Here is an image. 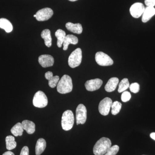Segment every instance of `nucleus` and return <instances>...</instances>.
<instances>
[{"label": "nucleus", "instance_id": "obj_1", "mask_svg": "<svg viewBox=\"0 0 155 155\" xmlns=\"http://www.w3.org/2000/svg\"><path fill=\"white\" fill-rule=\"evenodd\" d=\"M110 140L107 137H102L95 143L93 148L95 155H104L111 147Z\"/></svg>", "mask_w": 155, "mask_h": 155}, {"label": "nucleus", "instance_id": "obj_2", "mask_svg": "<svg viewBox=\"0 0 155 155\" xmlns=\"http://www.w3.org/2000/svg\"><path fill=\"white\" fill-rule=\"evenodd\" d=\"M73 88L72 79L69 75H64L57 84V91L59 93L65 94L72 91Z\"/></svg>", "mask_w": 155, "mask_h": 155}, {"label": "nucleus", "instance_id": "obj_3", "mask_svg": "<svg viewBox=\"0 0 155 155\" xmlns=\"http://www.w3.org/2000/svg\"><path fill=\"white\" fill-rule=\"evenodd\" d=\"M75 121L74 114L72 111L67 110L63 113L61 120V125L64 130H71L73 127Z\"/></svg>", "mask_w": 155, "mask_h": 155}, {"label": "nucleus", "instance_id": "obj_4", "mask_svg": "<svg viewBox=\"0 0 155 155\" xmlns=\"http://www.w3.org/2000/svg\"><path fill=\"white\" fill-rule=\"evenodd\" d=\"M82 51L80 48L74 50L68 58V64L69 67L75 68L78 67L81 64L82 61Z\"/></svg>", "mask_w": 155, "mask_h": 155}, {"label": "nucleus", "instance_id": "obj_5", "mask_svg": "<svg viewBox=\"0 0 155 155\" xmlns=\"http://www.w3.org/2000/svg\"><path fill=\"white\" fill-rule=\"evenodd\" d=\"M47 97L43 92L38 91L35 94L33 99V104L36 107L42 108L47 106Z\"/></svg>", "mask_w": 155, "mask_h": 155}, {"label": "nucleus", "instance_id": "obj_6", "mask_svg": "<svg viewBox=\"0 0 155 155\" xmlns=\"http://www.w3.org/2000/svg\"><path fill=\"white\" fill-rule=\"evenodd\" d=\"M95 61L97 64L101 66H110L114 64L112 58L105 53L99 51L95 55Z\"/></svg>", "mask_w": 155, "mask_h": 155}, {"label": "nucleus", "instance_id": "obj_7", "mask_svg": "<svg viewBox=\"0 0 155 155\" xmlns=\"http://www.w3.org/2000/svg\"><path fill=\"white\" fill-rule=\"evenodd\" d=\"M76 124H84L87 120V109L86 107L82 104L78 106L76 110Z\"/></svg>", "mask_w": 155, "mask_h": 155}, {"label": "nucleus", "instance_id": "obj_8", "mask_svg": "<svg viewBox=\"0 0 155 155\" xmlns=\"http://www.w3.org/2000/svg\"><path fill=\"white\" fill-rule=\"evenodd\" d=\"M113 104L112 100L110 98L106 97L100 102L99 105V111L103 116H107L110 113V110Z\"/></svg>", "mask_w": 155, "mask_h": 155}, {"label": "nucleus", "instance_id": "obj_9", "mask_svg": "<svg viewBox=\"0 0 155 155\" xmlns=\"http://www.w3.org/2000/svg\"><path fill=\"white\" fill-rule=\"evenodd\" d=\"M54 12L50 8H45L39 10L36 13V19L38 21H44L48 20L52 17Z\"/></svg>", "mask_w": 155, "mask_h": 155}, {"label": "nucleus", "instance_id": "obj_10", "mask_svg": "<svg viewBox=\"0 0 155 155\" xmlns=\"http://www.w3.org/2000/svg\"><path fill=\"white\" fill-rule=\"evenodd\" d=\"M145 9L144 5L142 3H135L130 7V14L134 18H139L143 14Z\"/></svg>", "mask_w": 155, "mask_h": 155}, {"label": "nucleus", "instance_id": "obj_11", "mask_svg": "<svg viewBox=\"0 0 155 155\" xmlns=\"http://www.w3.org/2000/svg\"><path fill=\"white\" fill-rule=\"evenodd\" d=\"M103 84L102 80L99 78L91 79L87 81L85 83V87L87 90L93 91L98 90Z\"/></svg>", "mask_w": 155, "mask_h": 155}, {"label": "nucleus", "instance_id": "obj_12", "mask_svg": "<svg viewBox=\"0 0 155 155\" xmlns=\"http://www.w3.org/2000/svg\"><path fill=\"white\" fill-rule=\"evenodd\" d=\"M38 62L42 67L46 68L53 66L54 60L52 56L50 55H42L38 58Z\"/></svg>", "mask_w": 155, "mask_h": 155}, {"label": "nucleus", "instance_id": "obj_13", "mask_svg": "<svg viewBox=\"0 0 155 155\" xmlns=\"http://www.w3.org/2000/svg\"><path fill=\"white\" fill-rule=\"evenodd\" d=\"M46 79L48 81V84L50 87L54 88L57 86V84L60 80V78L58 75L53 76L52 72L48 71L45 74Z\"/></svg>", "mask_w": 155, "mask_h": 155}, {"label": "nucleus", "instance_id": "obj_14", "mask_svg": "<svg viewBox=\"0 0 155 155\" xmlns=\"http://www.w3.org/2000/svg\"><path fill=\"white\" fill-rule=\"evenodd\" d=\"M155 15V8L154 7H147L145 8L142 15V21L143 22H147Z\"/></svg>", "mask_w": 155, "mask_h": 155}, {"label": "nucleus", "instance_id": "obj_15", "mask_svg": "<svg viewBox=\"0 0 155 155\" xmlns=\"http://www.w3.org/2000/svg\"><path fill=\"white\" fill-rule=\"evenodd\" d=\"M66 27L67 30L77 34H80L83 31L82 25L80 23L74 24L72 22H68L66 23Z\"/></svg>", "mask_w": 155, "mask_h": 155}, {"label": "nucleus", "instance_id": "obj_16", "mask_svg": "<svg viewBox=\"0 0 155 155\" xmlns=\"http://www.w3.org/2000/svg\"><path fill=\"white\" fill-rule=\"evenodd\" d=\"M119 82V79L116 77H113L110 78L107 83L105 86L106 91L108 92H111L116 90Z\"/></svg>", "mask_w": 155, "mask_h": 155}, {"label": "nucleus", "instance_id": "obj_17", "mask_svg": "<svg viewBox=\"0 0 155 155\" xmlns=\"http://www.w3.org/2000/svg\"><path fill=\"white\" fill-rule=\"evenodd\" d=\"M78 40L77 37L72 35H66L64 43H63V50L66 51L68 49L69 45H76L78 43Z\"/></svg>", "mask_w": 155, "mask_h": 155}, {"label": "nucleus", "instance_id": "obj_18", "mask_svg": "<svg viewBox=\"0 0 155 155\" xmlns=\"http://www.w3.org/2000/svg\"><path fill=\"white\" fill-rule=\"evenodd\" d=\"M22 127L28 134H31L35 131V124L32 121L25 120L22 121Z\"/></svg>", "mask_w": 155, "mask_h": 155}, {"label": "nucleus", "instance_id": "obj_19", "mask_svg": "<svg viewBox=\"0 0 155 155\" xmlns=\"http://www.w3.org/2000/svg\"><path fill=\"white\" fill-rule=\"evenodd\" d=\"M46 147V142L43 138H39L37 140L35 146L36 155H40L43 153Z\"/></svg>", "mask_w": 155, "mask_h": 155}, {"label": "nucleus", "instance_id": "obj_20", "mask_svg": "<svg viewBox=\"0 0 155 155\" xmlns=\"http://www.w3.org/2000/svg\"><path fill=\"white\" fill-rule=\"evenodd\" d=\"M41 35L42 38L44 40L46 46L48 48L51 47L52 45V38L49 29H46L42 31Z\"/></svg>", "mask_w": 155, "mask_h": 155}, {"label": "nucleus", "instance_id": "obj_21", "mask_svg": "<svg viewBox=\"0 0 155 155\" xmlns=\"http://www.w3.org/2000/svg\"><path fill=\"white\" fill-rule=\"evenodd\" d=\"M0 28L4 29L7 33H10L13 30V27L8 19L1 18L0 19Z\"/></svg>", "mask_w": 155, "mask_h": 155}, {"label": "nucleus", "instance_id": "obj_22", "mask_svg": "<svg viewBox=\"0 0 155 155\" xmlns=\"http://www.w3.org/2000/svg\"><path fill=\"white\" fill-rule=\"evenodd\" d=\"M55 35L58 39L57 45L58 47L61 48L64 43V40L66 36V32L62 29H59L56 31Z\"/></svg>", "mask_w": 155, "mask_h": 155}, {"label": "nucleus", "instance_id": "obj_23", "mask_svg": "<svg viewBox=\"0 0 155 155\" xmlns=\"http://www.w3.org/2000/svg\"><path fill=\"white\" fill-rule=\"evenodd\" d=\"M6 148L9 150H11L16 147L17 142L15 141V138L12 136H8L6 137Z\"/></svg>", "mask_w": 155, "mask_h": 155}, {"label": "nucleus", "instance_id": "obj_24", "mask_svg": "<svg viewBox=\"0 0 155 155\" xmlns=\"http://www.w3.org/2000/svg\"><path fill=\"white\" fill-rule=\"evenodd\" d=\"M23 130L24 129L22 127V124L20 122H18L11 128V132L15 136H21L22 135Z\"/></svg>", "mask_w": 155, "mask_h": 155}, {"label": "nucleus", "instance_id": "obj_25", "mask_svg": "<svg viewBox=\"0 0 155 155\" xmlns=\"http://www.w3.org/2000/svg\"><path fill=\"white\" fill-rule=\"evenodd\" d=\"M130 86L129 81L127 78H123L119 85L118 92L119 93H122L125 91Z\"/></svg>", "mask_w": 155, "mask_h": 155}, {"label": "nucleus", "instance_id": "obj_26", "mask_svg": "<svg viewBox=\"0 0 155 155\" xmlns=\"http://www.w3.org/2000/svg\"><path fill=\"white\" fill-rule=\"evenodd\" d=\"M122 106V104L117 101L113 103L112 106H111V108H112L111 113L113 115H116L119 114L120 111L121 110Z\"/></svg>", "mask_w": 155, "mask_h": 155}, {"label": "nucleus", "instance_id": "obj_27", "mask_svg": "<svg viewBox=\"0 0 155 155\" xmlns=\"http://www.w3.org/2000/svg\"><path fill=\"white\" fill-rule=\"evenodd\" d=\"M119 147L118 145H114L111 147L104 155H116L119 152Z\"/></svg>", "mask_w": 155, "mask_h": 155}, {"label": "nucleus", "instance_id": "obj_28", "mask_svg": "<svg viewBox=\"0 0 155 155\" xmlns=\"http://www.w3.org/2000/svg\"><path fill=\"white\" fill-rule=\"evenodd\" d=\"M130 91L133 93H137L140 91V85L139 84L135 82L131 84L129 86Z\"/></svg>", "mask_w": 155, "mask_h": 155}, {"label": "nucleus", "instance_id": "obj_29", "mask_svg": "<svg viewBox=\"0 0 155 155\" xmlns=\"http://www.w3.org/2000/svg\"><path fill=\"white\" fill-rule=\"evenodd\" d=\"M131 98V94L128 91H125L123 92L121 96V99L123 102H127Z\"/></svg>", "mask_w": 155, "mask_h": 155}, {"label": "nucleus", "instance_id": "obj_30", "mask_svg": "<svg viewBox=\"0 0 155 155\" xmlns=\"http://www.w3.org/2000/svg\"><path fill=\"white\" fill-rule=\"evenodd\" d=\"M144 2L147 7H154L155 6L154 0H145Z\"/></svg>", "mask_w": 155, "mask_h": 155}, {"label": "nucleus", "instance_id": "obj_31", "mask_svg": "<svg viewBox=\"0 0 155 155\" xmlns=\"http://www.w3.org/2000/svg\"><path fill=\"white\" fill-rule=\"evenodd\" d=\"M20 155H29V149L28 147L25 146L22 148Z\"/></svg>", "mask_w": 155, "mask_h": 155}, {"label": "nucleus", "instance_id": "obj_32", "mask_svg": "<svg viewBox=\"0 0 155 155\" xmlns=\"http://www.w3.org/2000/svg\"><path fill=\"white\" fill-rule=\"evenodd\" d=\"M2 155H15L12 152L10 151H8L4 153V154Z\"/></svg>", "mask_w": 155, "mask_h": 155}, {"label": "nucleus", "instance_id": "obj_33", "mask_svg": "<svg viewBox=\"0 0 155 155\" xmlns=\"http://www.w3.org/2000/svg\"><path fill=\"white\" fill-rule=\"evenodd\" d=\"M150 137L151 138L153 139L154 140H155V132H153V133H151L150 134Z\"/></svg>", "mask_w": 155, "mask_h": 155}, {"label": "nucleus", "instance_id": "obj_34", "mask_svg": "<svg viewBox=\"0 0 155 155\" xmlns=\"http://www.w3.org/2000/svg\"><path fill=\"white\" fill-rule=\"evenodd\" d=\"M70 2H75V1H77V0H69Z\"/></svg>", "mask_w": 155, "mask_h": 155}, {"label": "nucleus", "instance_id": "obj_35", "mask_svg": "<svg viewBox=\"0 0 155 155\" xmlns=\"http://www.w3.org/2000/svg\"><path fill=\"white\" fill-rule=\"evenodd\" d=\"M34 17H36V15H35H35H34Z\"/></svg>", "mask_w": 155, "mask_h": 155}, {"label": "nucleus", "instance_id": "obj_36", "mask_svg": "<svg viewBox=\"0 0 155 155\" xmlns=\"http://www.w3.org/2000/svg\"><path fill=\"white\" fill-rule=\"evenodd\" d=\"M154 1H155V0H154Z\"/></svg>", "mask_w": 155, "mask_h": 155}]
</instances>
